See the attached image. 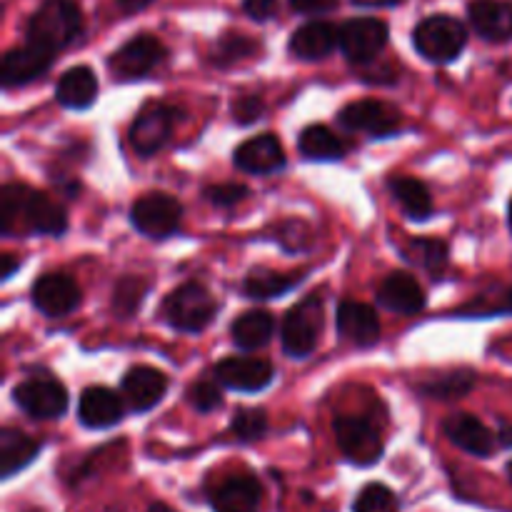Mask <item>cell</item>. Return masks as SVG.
<instances>
[{
    "label": "cell",
    "instance_id": "cell-1",
    "mask_svg": "<svg viewBox=\"0 0 512 512\" xmlns=\"http://www.w3.org/2000/svg\"><path fill=\"white\" fill-rule=\"evenodd\" d=\"M0 225L5 235H63L68 230V218L65 210L45 193H35L28 185L10 183L0 193Z\"/></svg>",
    "mask_w": 512,
    "mask_h": 512
},
{
    "label": "cell",
    "instance_id": "cell-2",
    "mask_svg": "<svg viewBox=\"0 0 512 512\" xmlns=\"http://www.w3.org/2000/svg\"><path fill=\"white\" fill-rule=\"evenodd\" d=\"M83 33V13L75 0H43L28 20V43L58 53Z\"/></svg>",
    "mask_w": 512,
    "mask_h": 512
},
{
    "label": "cell",
    "instance_id": "cell-3",
    "mask_svg": "<svg viewBox=\"0 0 512 512\" xmlns=\"http://www.w3.org/2000/svg\"><path fill=\"white\" fill-rule=\"evenodd\" d=\"M413 43L423 58L430 63H450L463 53L468 43V30L453 15H430L415 25Z\"/></svg>",
    "mask_w": 512,
    "mask_h": 512
},
{
    "label": "cell",
    "instance_id": "cell-4",
    "mask_svg": "<svg viewBox=\"0 0 512 512\" xmlns=\"http://www.w3.org/2000/svg\"><path fill=\"white\" fill-rule=\"evenodd\" d=\"M215 313H218V303L198 283L180 285L163 303V318L168 320V325H173L175 330H183V333L205 330L213 323Z\"/></svg>",
    "mask_w": 512,
    "mask_h": 512
},
{
    "label": "cell",
    "instance_id": "cell-5",
    "mask_svg": "<svg viewBox=\"0 0 512 512\" xmlns=\"http://www.w3.org/2000/svg\"><path fill=\"white\" fill-rule=\"evenodd\" d=\"M320 333H323V298L308 295L295 308H290L283 318V350L290 358H308L318 348Z\"/></svg>",
    "mask_w": 512,
    "mask_h": 512
},
{
    "label": "cell",
    "instance_id": "cell-6",
    "mask_svg": "<svg viewBox=\"0 0 512 512\" xmlns=\"http://www.w3.org/2000/svg\"><path fill=\"white\" fill-rule=\"evenodd\" d=\"M183 208L178 200L168 193H148L138 198L130 208V223L145 238L163 240L180 228Z\"/></svg>",
    "mask_w": 512,
    "mask_h": 512
},
{
    "label": "cell",
    "instance_id": "cell-7",
    "mask_svg": "<svg viewBox=\"0 0 512 512\" xmlns=\"http://www.w3.org/2000/svg\"><path fill=\"white\" fill-rule=\"evenodd\" d=\"M13 400L35 420H55L68 410V390L53 378H28L13 390Z\"/></svg>",
    "mask_w": 512,
    "mask_h": 512
},
{
    "label": "cell",
    "instance_id": "cell-8",
    "mask_svg": "<svg viewBox=\"0 0 512 512\" xmlns=\"http://www.w3.org/2000/svg\"><path fill=\"white\" fill-rule=\"evenodd\" d=\"M333 430L338 448L353 463L373 465L383 455V438L370 420L343 415V418H335Z\"/></svg>",
    "mask_w": 512,
    "mask_h": 512
},
{
    "label": "cell",
    "instance_id": "cell-9",
    "mask_svg": "<svg viewBox=\"0 0 512 512\" xmlns=\"http://www.w3.org/2000/svg\"><path fill=\"white\" fill-rule=\"evenodd\" d=\"M165 58V48L155 35H135L128 43L120 45L113 55H110V73L118 80H138L148 75L160 60Z\"/></svg>",
    "mask_w": 512,
    "mask_h": 512
},
{
    "label": "cell",
    "instance_id": "cell-10",
    "mask_svg": "<svg viewBox=\"0 0 512 512\" xmlns=\"http://www.w3.org/2000/svg\"><path fill=\"white\" fill-rule=\"evenodd\" d=\"M338 123L343 125L350 133H365L375 135V138H383V135L395 133L403 123V115L388 103H380V100H355L348 103L338 113Z\"/></svg>",
    "mask_w": 512,
    "mask_h": 512
},
{
    "label": "cell",
    "instance_id": "cell-11",
    "mask_svg": "<svg viewBox=\"0 0 512 512\" xmlns=\"http://www.w3.org/2000/svg\"><path fill=\"white\" fill-rule=\"evenodd\" d=\"M175 123V110L163 103H148L130 125V145L138 155H153L168 143Z\"/></svg>",
    "mask_w": 512,
    "mask_h": 512
},
{
    "label": "cell",
    "instance_id": "cell-12",
    "mask_svg": "<svg viewBox=\"0 0 512 512\" xmlns=\"http://www.w3.org/2000/svg\"><path fill=\"white\" fill-rule=\"evenodd\" d=\"M388 43V25L378 18H350L340 28V50L350 63H370Z\"/></svg>",
    "mask_w": 512,
    "mask_h": 512
},
{
    "label": "cell",
    "instance_id": "cell-13",
    "mask_svg": "<svg viewBox=\"0 0 512 512\" xmlns=\"http://www.w3.org/2000/svg\"><path fill=\"white\" fill-rule=\"evenodd\" d=\"M215 380L230 390L258 393L273 380V363L253 355H233L215 365Z\"/></svg>",
    "mask_w": 512,
    "mask_h": 512
},
{
    "label": "cell",
    "instance_id": "cell-14",
    "mask_svg": "<svg viewBox=\"0 0 512 512\" xmlns=\"http://www.w3.org/2000/svg\"><path fill=\"white\" fill-rule=\"evenodd\" d=\"M33 305L45 318H65L80 305V288L65 273H45L33 285Z\"/></svg>",
    "mask_w": 512,
    "mask_h": 512
},
{
    "label": "cell",
    "instance_id": "cell-15",
    "mask_svg": "<svg viewBox=\"0 0 512 512\" xmlns=\"http://www.w3.org/2000/svg\"><path fill=\"white\" fill-rule=\"evenodd\" d=\"M55 53L40 48V45L25 43L20 48L8 50L3 55V68H0V78L8 88H15V85L33 83L35 78L48 73V68L53 65Z\"/></svg>",
    "mask_w": 512,
    "mask_h": 512
},
{
    "label": "cell",
    "instance_id": "cell-16",
    "mask_svg": "<svg viewBox=\"0 0 512 512\" xmlns=\"http://www.w3.org/2000/svg\"><path fill=\"white\" fill-rule=\"evenodd\" d=\"M235 165L250 175L275 173L285 165V150L273 133L255 135L235 150Z\"/></svg>",
    "mask_w": 512,
    "mask_h": 512
},
{
    "label": "cell",
    "instance_id": "cell-17",
    "mask_svg": "<svg viewBox=\"0 0 512 512\" xmlns=\"http://www.w3.org/2000/svg\"><path fill=\"white\" fill-rule=\"evenodd\" d=\"M445 435L453 445L475 458H490L495 450V435L470 413H455L443 423Z\"/></svg>",
    "mask_w": 512,
    "mask_h": 512
},
{
    "label": "cell",
    "instance_id": "cell-18",
    "mask_svg": "<svg viewBox=\"0 0 512 512\" xmlns=\"http://www.w3.org/2000/svg\"><path fill=\"white\" fill-rule=\"evenodd\" d=\"M165 393H168V375L150 365H138V368L128 370V375L123 378L125 400L138 413L155 408Z\"/></svg>",
    "mask_w": 512,
    "mask_h": 512
},
{
    "label": "cell",
    "instance_id": "cell-19",
    "mask_svg": "<svg viewBox=\"0 0 512 512\" xmlns=\"http://www.w3.org/2000/svg\"><path fill=\"white\" fill-rule=\"evenodd\" d=\"M260 500L263 488L250 475H233L210 493V505L215 512H258Z\"/></svg>",
    "mask_w": 512,
    "mask_h": 512
},
{
    "label": "cell",
    "instance_id": "cell-20",
    "mask_svg": "<svg viewBox=\"0 0 512 512\" xmlns=\"http://www.w3.org/2000/svg\"><path fill=\"white\" fill-rule=\"evenodd\" d=\"M378 300L390 313L398 315H418L425 308L423 288L413 275L403 273V270H395L383 280V285L378 288Z\"/></svg>",
    "mask_w": 512,
    "mask_h": 512
},
{
    "label": "cell",
    "instance_id": "cell-21",
    "mask_svg": "<svg viewBox=\"0 0 512 512\" xmlns=\"http://www.w3.org/2000/svg\"><path fill=\"white\" fill-rule=\"evenodd\" d=\"M468 15L480 38L490 43H503L512 38V5L508 0H473Z\"/></svg>",
    "mask_w": 512,
    "mask_h": 512
},
{
    "label": "cell",
    "instance_id": "cell-22",
    "mask_svg": "<svg viewBox=\"0 0 512 512\" xmlns=\"http://www.w3.org/2000/svg\"><path fill=\"white\" fill-rule=\"evenodd\" d=\"M338 333L355 345H373L380 338V320L370 305L345 300L338 305Z\"/></svg>",
    "mask_w": 512,
    "mask_h": 512
},
{
    "label": "cell",
    "instance_id": "cell-23",
    "mask_svg": "<svg viewBox=\"0 0 512 512\" xmlns=\"http://www.w3.org/2000/svg\"><path fill=\"white\" fill-rule=\"evenodd\" d=\"M78 418L85 428H110V425L120 423V418H123V400L110 388L95 385V388H88L80 395Z\"/></svg>",
    "mask_w": 512,
    "mask_h": 512
},
{
    "label": "cell",
    "instance_id": "cell-24",
    "mask_svg": "<svg viewBox=\"0 0 512 512\" xmlns=\"http://www.w3.org/2000/svg\"><path fill=\"white\" fill-rule=\"evenodd\" d=\"M340 45V30L325 20H313L298 28L290 38V53L300 60H320L328 58Z\"/></svg>",
    "mask_w": 512,
    "mask_h": 512
},
{
    "label": "cell",
    "instance_id": "cell-25",
    "mask_svg": "<svg viewBox=\"0 0 512 512\" xmlns=\"http://www.w3.org/2000/svg\"><path fill=\"white\" fill-rule=\"evenodd\" d=\"M95 95H98V78L88 65H75V68L65 70L55 85V98L65 108H88L93 105Z\"/></svg>",
    "mask_w": 512,
    "mask_h": 512
},
{
    "label": "cell",
    "instance_id": "cell-26",
    "mask_svg": "<svg viewBox=\"0 0 512 512\" xmlns=\"http://www.w3.org/2000/svg\"><path fill=\"white\" fill-rule=\"evenodd\" d=\"M298 148L308 160H340L350 153L353 143L340 138L338 133H333L325 125H308L300 133Z\"/></svg>",
    "mask_w": 512,
    "mask_h": 512
},
{
    "label": "cell",
    "instance_id": "cell-27",
    "mask_svg": "<svg viewBox=\"0 0 512 512\" xmlns=\"http://www.w3.org/2000/svg\"><path fill=\"white\" fill-rule=\"evenodd\" d=\"M38 450V440L15 428H3L0 430V475L10 478L18 470H23L38 455Z\"/></svg>",
    "mask_w": 512,
    "mask_h": 512
},
{
    "label": "cell",
    "instance_id": "cell-28",
    "mask_svg": "<svg viewBox=\"0 0 512 512\" xmlns=\"http://www.w3.org/2000/svg\"><path fill=\"white\" fill-rule=\"evenodd\" d=\"M275 330V320L268 310H248V313L238 315L230 328L233 343L240 350H258L270 343Z\"/></svg>",
    "mask_w": 512,
    "mask_h": 512
},
{
    "label": "cell",
    "instance_id": "cell-29",
    "mask_svg": "<svg viewBox=\"0 0 512 512\" xmlns=\"http://www.w3.org/2000/svg\"><path fill=\"white\" fill-rule=\"evenodd\" d=\"M390 193L410 220H425L433 213V198H430L428 185L410 175H398L390 180Z\"/></svg>",
    "mask_w": 512,
    "mask_h": 512
},
{
    "label": "cell",
    "instance_id": "cell-30",
    "mask_svg": "<svg viewBox=\"0 0 512 512\" xmlns=\"http://www.w3.org/2000/svg\"><path fill=\"white\" fill-rule=\"evenodd\" d=\"M298 283H300V275H283L268 268H255L250 270L248 278H245L243 290L245 295L253 300H270L288 293V290H293Z\"/></svg>",
    "mask_w": 512,
    "mask_h": 512
},
{
    "label": "cell",
    "instance_id": "cell-31",
    "mask_svg": "<svg viewBox=\"0 0 512 512\" xmlns=\"http://www.w3.org/2000/svg\"><path fill=\"white\" fill-rule=\"evenodd\" d=\"M408 260L423 265L425 270H430L433 275L443 273L445 265H448V245L443 240L435 238H420L413 240L408 245Z\"/></svg>",
    "mask_w": 512,
    "mask_h": 512
},
{
    "label": "cell",
    "instance_id": "cell-32",
    "mask_svg": "<svg viewBox=\"0 0 512 512\" xmlns=\"http://www.w3.org/2000/svg\"><path fill=\"white\" fill-rule=\"evenodd\" d=\"M473 383L475 380L470 370H455V373H445L440 378H435L430 385H425V393L440 400H455L468 393L473 388Z\"/></svg>",
    "mask_w": 512,
    "mask_h": 512
},
{
    "label": "cell",
    "instance_id": "cell-33",
    "mask_svg": "<svg viewBox=\"0 0 512 512\" xmlns=\"http://www.w3.org/2000/svg\"><path fill=\"white\" fill-rule=\"evenodd\" d=\"M353 512H398V500L390 488L380 483H370L355 498Z\"/></svg>",
    "mask_w": 512,
    "mask_h": 512
},
{
    "label": "cell",
    "instance_id": "cell-34",
    "mask_svg": "<svg viewBox=\"0 0 512 512\" xmlns=\"http://www.w3.org/2000/svg\"><path fill=\"white\" fill-rule=\"evenodd\" d=\"M230 430L240 440H258L268 433V415H265V410L258 408H243L235 413Z\"/></svg>",
    "mask_w": 512,
    "mask_h": 512
},
{
    "label": "cell",
    "instance_id": "cell-35",
    "mask_svg": "<svg viewBox=\"0 0 512 512\" xmlns=\"http://www.w3.org/2000/svg\"><path fill=\"white\" fill-rule=\"evenodd\" d=\"M148 285L143 283L140 278H125L120 280L118 288H115V300H113V308L115 313L120 315H133L135 310H138V305L143 303V293Z\"/></svg>",
    "mask_w": 512,
    "mask_h": 512
},
{
    "label": "cell",
    "instance_id": "cell-36",
    "mask_svg": "<svg viewBox=\"0 0 512 512\" xmlns=\"http://www.w3.org/2000/svg\"><path fill=\"white\" fill-rule=\"evenodd\" d=\"M188 400L198 413H210V410L220 408L223 405V395H220V388L210 380H198L195 385H190Z\"/></svg>",
    "mask_w": 512,
    "mask_h": 512
},
{
    "label": "cell",
    "instance_id": "cell-37",
    "mask_svg": "<svg viewBox=\"0 0 512 512\" xmlns=\"http://www.w3.org/2000/svg\"><path fill=\"white\" fill-rule=\"evenodd\" d=\"M255 53V43L250 38H245V35H225V38H220L218 43V50H215V60L218 63H233V60H240L245 58V55Z\"/></svg>",
    "mask_w": 512,
    "mask_h": 512
},
{
    "label": "cell",
    "instance_id": "cell-38",
    "mask_svg": "<svg viewBox=\"0 0 512 512\" xmlns=\"http://www.w3.org/2000/svg\"><path fill=\"white\" fill-rule=\"evenodd\" d=\"M245 195H248V188L238 183L210 185V188L205 190V198H208L213 205H220V208H233V205H238L240 200H245Z\"/></svg>",
    "mask_w": 512,
    "mask_h": 512
},
{
    "label": "cell",
    "instance_id": "cell-39",
    "mask_svg": "<svg viewBox=\"0 0 512 512\" xmlns=\"http://www.w3.org/2000/svg\"><path fill=\"white\" fill-rule=\"evenodd\" d=\"M263 113V100L255 98V95H245V98H238L233 103V115L238 123L250 125L260 118Z\"/></svg>",
    "mask_w": 512,
    "mask_h": 512
},
{
    "label": "cell",
    "instance_id": "cell-40",
    "mask_svg": "<svg viewBox=\"0 0 512 512\" xmlns=\"http://www.w3.org/2000/svg\"><path fill=\"white\" fill-rule=\"evenodd\" d=\"M243 10L253 20H270L278 10V0H243Z\"/></svg>",
    "mask_w": 512,
    "mask_h": 512
},
{
    "label": "cell",
    "instance_id": "cell-41",
    "mask_svg": "<svg viewBox=\"0 0 512 512\" xmlns=\"http://www.w3.org/2000/svg\"><path fill=\"white\" fill-rule=\"evenodd\" d=\"M290 5H293L298 13L320 15V13H328V10H333L335 5H338V0H290Z\"/></svg>",
    "mask_w": 512,
    "mask_h": 512
},
{
    "label": "cell",
    "instance_id": "cell-42",
    "mask_svg": "<svg viewBox=\"0 0 512 512\" xmlns=\"http://www.w3.org/2000/svg\"><path fill=\"white\" fill-rule=\"evenodd\" d=\"M360 8H390V5H398L403 0H353Z\"/></svg>",
    "mask_w": 512,
    "mask_h": 512
},
{
    "label": "cell",
    "instance_id": "cell-43",
    "mask_svg": "<svg viewBox=\"0 0 512 512\" xmlns=\"http://www.w3.org/2000/svg\"><path fill=\"white\" fill-rule=\"evenodd\" d=\"M490 313H512V288L505 290L503 298H500V303L495 305V308L490 310Z\"/></svg>",
    "mask_w": 512,
    "mask_h": 512
},
{
    "label": "cell",
    "instance_id": "cell-44",
    "mask_svg": "<svg viewBox=\"0 0 512 512\" xmlns=\"http://www.w3.org/2000/svg\"><path fill=\"white\" fill-rule=\"evenodd\" d=\"M120 5H123L125 10H128V13H135V10H143V8H148L150 3H153V0H118Z\"/></svg>",
    "mask_w": 512,
    "mask_h": 512
},
{
    "label": "cell",
    "instance_id": "cell-45",
    "mask_svg": "<svg viewBox=\"0 0 512 512\" xmlns=\"http://www.w3.org/2000/svg\"><path fill=\"white\" fill-rule=\"evenodd\" d=\"M15 265H18V263H15L13 255H3V270H0V278L8 280V278H10V273H13Z\"/></svg>",
    "mask_w": 512,
    "mask_h": 512
},
{
    "label": "cell",
    "instance_id": "cell-46",
    "mask_svg": "<svg viewBox=\"0 0 512 512\" xmlns=\"http://www.w3.org/2000/svg\"><path fill=\"white\" fill-rule=\"evenodd\" d=\"M500 443L505 445V448H512V423L510 425H503V428H500Z\"/></svg>",
    "mask_w": 512,
    "mask_h": 512
},
{
    "label": "cell",
    "instance_id": "cell-47",
    "mask_svg": "<svg viewBox=\"0 0 512 512\" xmlns=\"http://www.w3.org/2000/svg\"><path fill=\"white\" fill-rule=\"evenodd\" d=\"M148 512H175V510L170 508V505H165V503H155L153 508H150Z\"/></svg>",
    "mask_w": 512,
    "mask_h": 512
},
{
    "label": "cell",
    "instance_id": "cell-48",
    "mask_svg": "<svg viewBox=\"0 0 512 512\" xmlns=\"http://www.w3.org/2000/svg\"><path fill=\"white\" fill-rule=\"evenodd\" d=\"M508 223H510V230H512V203H510V213H508Z\"/></svg>",
    "mask_w": 512,
    "mask_h": 512
},
{
    "label": "cell",
    "instance_id": "cell-49",
    "mask_svg": "<svg viewBox=\"0 0 512 512\" xmlns=\"http://www.w3.org/2000/svg\"><path fill=\"white\" fill-rule=\"evenodd\" d=\"M508 475H510V480H512V463L508 465Z\"/></svg>",
    "mask_w": 512,
    "mask_h": 512
}]
</instances>
